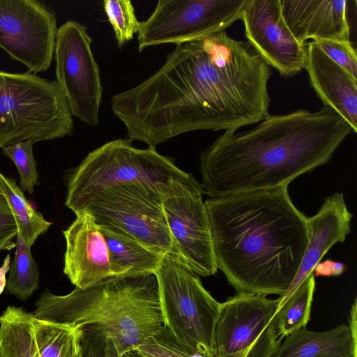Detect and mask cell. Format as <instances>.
<instances>
[{"instance_id": "obj_32", "label": "cell", "mask_w": 357, "mask_h": 357, "mask_svg": "<svg viewBox=\"0 0 357 357\" xmlns=\"http://www.w3.org/2000/svg\"><path fill=\"white\" fill-rule=\"evenodd\" d=\"M345 270V265L343 263L327 259L319 262L314 267L313 273L314 276H338Z\"/></svg>"}, {"instance_id": "obj_12", "label": "cell", "mask_w": 357, "mask_h": 357, "mask_svg": "<svg viewBox=\"0 0 357 357\" xmlns=\"http://www.w3.org/2000/svg\"><path fill=\"white\" fill-rule=\"evenodd\" d=\"M204 190L201 183L171 178L160 192L161 207L169 231L186 264L198 277L215 275Z\"/></svg>"}, {"instance_id": "obj_8", "label": "cell", "mask_w": 357, "mask_h": 357, "mask_svg": "<svg viewBox=\"0 0 357 357\" xmlns=\"http://www.w3.org/2000/svg\"><path fill=\"white\" fill-rule=\"evenodd\" d=\"M164 325L181 342L210 356L220 303L188 267L165 257L155 274Z\"/></svg>"}, {"instance_id": "obj_15", "label": "cell", "mask_w": 357, "mask_h": 357, "mask_svg": "<svg viewBox=\"0 0 357 357\" xmlns=\"http://www.w3.org/2000/svg\"><path fill=\"white\" fill-rule=\"evenodd\" d=\"M63 234L66 241L63 271L75 287L85 289L117 277L105 237L90 213L77 214Z\"/></svg>"}, {"instance_id": "obj_1", "label": "cell", "mask_w": 357, "mask_h": 357, "mask_svg": "<svg viewBox=\"0 0 357 357\" xmlns=\"http://www.w3.org/2000/svg\"><path fill=\"white\" fill-rule=\"evenodd\" d=\"M351 133L328 106L269 114L250 130L225 131L201 153V184L211 199L289 186L326 165Z\"/></svg>"}, {"instance_id": "obj_26", "label": "cell", "mask_w": 357, "mask_h": 357, "mask_svg": "<svg viewBox=\"0 0 357 357\" xmlns=\"http://www.w3.org/2000/svg\"><path fill=\"white\" fill-rule=\"evenodd\" d=\"M133 351L137 357H210L181 342L164 324Z\"/></svg>"}, {"instance_id": "obj_20", "label": "cell", "mask_w": 357, "mask_h": 357, "mask_svg": "<svg viewBox=\"0 0 357 357\" xmlns=\"http://www.w3.org/2000/svg\"><path fill=\"white\" fill-rule=\"evenodd\" d=\"M98 226L117 277L155 274L165 256L118 227Z\"/></svg>"}, {"instance_id": "obj_25", "label": "cell", "mask_w": 357, "mask_h": 357, "mask_svg": "<svg viewBox=\"0 0 357 357\" xmlns=\"http://www.w3.org/2000/svg\"><path fill=\"white\" fill-rule=\"evenodd\" d=\"M6 286V292L25 301L38 288L39 269L32 257L31 246L18 230Z\"/></svg>"}, {"instance_id": "obj_11", "label": "cell", "mask_w": 357, "mask_h": 357, "mask_svg": "<svg viewBox=\"0 0 357 357\" xmlns=\"http://www.w3.org/2000/svg\"><path fill=\"white\" fill-rule=\"evenodd\" d=\"M86 28L68 20L58 28L54 47L56 77L70 112L83 123H99L102 86Z\"/></svg>"}, {"instance_id": "obj_14", "label": "cell", "mask_w": 357, "mask_h": 357, "mask_svg": "<svg viewBox=\"0 0 357 357\" xmlns=\"http://www.w3.org/2000/svg\"><path fill=\"white\" fill-rule=\"evenodd\" d=\"M241 20L247 41L281 76L293 77L305 68V45L298 43L287 26L280 0H247Z\"/></svg>"}, {"instance_id": "obj_34", "label": "cell", "mask_w": 357, "mask_h": 357, "mask_svg": "<svg viewBox=\"0 0 357 357\" xmlns=\"http://www.w3.org/2000/svg\"><path fill=\"white\" fill-rule=\"evenodd\" d=\"M77 343H78V340H77ZM76 357H82V353L80 351V348L79 346V343H78V346H77V351Z\"/></svg>"}, {"instance_id": "obj_27", "label": "cell", "mask_w": 357, "mask_h": 357, "mask_svg": "<svg viewBox=\"0 0 357 357\" xmlns=\"http://www.w3.org/2000/svg\"><path fill=\"white\" fill-rule=\"evenodd\" d=\"M103 7L121 47L133 38L140 26L132 2L129 0H105Z\"/></svg>"}, {"instance_id": "obj_3", "label": "cell", "mask_w": 357, "mask_h": 357, "mask_svg": "<svg viewBox=\"0 0 357 357\" xmlns=\"http://www.w3.org/2000/svg\"><path fill=\"white\" fill-rule=\"evenodd\" d=\"M181 70L198 130L236 131L269 114L271 67L225 31L184 43Z\"/></svg>"}, {"instance_id": "obj_17", "label": "cell", "mask_w": 357, "mask_h": 357, "mask_svg": "<svg viewBox=\"0 0 357 357\" xmlns=\"http://www.w3.org/2000/svg\"><path fill=\"white\" fill-rule=\"evenodd\" d=\"M352 218L342 192L327 197L318 212L307 218V248L294 281L287 291L279 297L278 307L313 273L315 266L333 245L345 241L350 232Z\"/></svg>"}, {"instance_id": "obj_31", "label": "cell", "mask_w": 357, "mask_h": 357, "mask_svg": "<svg viewBox=\"0 0 357 357\" xmlns=\"http://www.w3.org/2000/svg\"><path fill=\"white\" fill-rule=\"evenodd\" d=\"M17 227L4 195L0 190V251L15 248L13 239L17 236Z\"/></svg>"}, {"instance_id": "obj_10", "label": "cell", "mask_w": 357, "mask_h": 357, "mask_svg": "<svg viewBox=\"0 0 357 357\" xmlns=\"http://www.w3.org/2000/svg\"><path fill=\"white\" fill-rule=\"evenodd\" d=\"M247 0H159L152 14L140 22L138 50L177 45L224 31L241 20Z\"/></svg>"}, {"instance_id": "obj_16", "label": "cell", "mask_w": 357, "mask_h": 357, "mask_svg": "<svg viewBox=\"0 0 357 357\" xmlns=\"http://www.w3.org/2000/svg\"><path fill=\"white\" fill-rule=\"evenodd\" d=\"M347 0H280L289 29L301 45L308 39L350 41Z\"/></svg>"}, {"instance_id": "obj_21", "label": "cell", "mask_w": 357, "mask_h": 357, "mask_svg": "<svg viewBox=\"0 0 357 357\" xmlns=\"http://www.w3.org/2000/svg\"><path fill=\"white\" fill-rule=\"evenodd\" d=\"M33 314L8 306L0 316V346L6 357H39L32 333Z\"/></svg>"}, {"instance_id": "obj_33", "label": "cell", "mask_w": 357, "mask_h": 357, "mask_svg": "<svg viewBox=\"0 0 357 357\" xmlns=\"http://www.w3.org/2000/svg\"><path fill=\"white\" fill-rule=\"evenodd\" d=\"M10 256L8 254L4 259L1 266H0V295L4 291L6 286V274L10 270Z\"/></svg>"}, {"instance_id": "obj_6", "label": "cell", "mask_w": 357, "mask_h": 357, "mask_svg": "<svg viewBox=\"0 0 357 357\" xmlns=\"http://www.w3.org/2000/svg\"><path fill=\"white\" fill-rule=\"evenodd\" d=\"M73 130L66 97L56 80L0 70V148L59 139Z\"/></svg>"}, {"instance_id": "obj_24", "label": "cell", "mask_w": 357, "mask_h": 357, "mask_svg": "<svg viewBox=\"0 0 357 357\" xmlns=\"http://www.w3.org/2000/svg\"><path fill=\"white\" fill-rule=\"evenodd\" d=\"M32 333L39 357H75L77 328L38 319L33 315Z\"/></svg>"}, {"instance_id": "obj_4", "label": "cell", "mask_w": 357, "mask_h": 357, "mask_svg": "<svg viewBox=\"0 0 357 357\" xmlns=\"http://www.w3.org/2000/svg\"><path fill=\"white\" fill-rule=\"evenodd\" d=\"M33 315L110 339L120 355L133 351L164 324L155 275L114 277L60 296L46 290Z\"/></svg>"}, {"instance_id": "obj_7", "label": "cell", "mask_w": 357, "mask_h": 357, "mask_svg": "<svg viewBox=\"0 0 357 357\" xmlns=\"http://www.w3.org/2000/svg\"><path fill=\"white\" fill-rule=\"evenodd\" d=\"M71 211L75 215L87 212L98 225L118 227L186 266L166 225L158 191L139 185L112 187L88 197Z\"/></svg>"}, {"instance_id": "obj_13", "label": "cell", "mask_w": 357, "mask_h": 357, "mask_svg": "<svg viewBox=\"0 0 357 357\" xmlns=\"http://www.w3.org/2000/svg\"><path fill=\"white\" fill-rule=\"evenodd\" d=\"M58 31L54 12L36 0H0V47L28 72L51 66Z\"/></svg>"}, {"instance_id": "obj_23", "label": "cell", "mask_w": 357, "mask_h": 357, "mask_svg": "<svg viewBox=\"0 0 357 357\" xmlns=\"http://www.w3.org/2000/svg\"><path fill=\"white\" fill-rule=\"evenodd\" d=\"M315 289L314 273L298 287L295 291L277 308L275 317L280 338L305 328L310 319Z\"/></svg>"}, {"instance_id": "obj_2", "label": "cell", "mask_w": 357, "mask_h": 357, "mask_svg": "<svg viewBox=\"0 0 357 357\" xmlns=\"http://www.w3.org/2000/svg\"><path fill=\"white\" fill-rule=\"evenodd\" d=\"M218 270L237 294L282 296L308 243L307 216L288 186L206 200Z\"/></svg>"}, {"instance_id": "obj_19", "label": "cell", "mask_w": 357, "mask_h": 357, "mask_svg": "<svg viewBox=\"0 0 357 357\" xmlns=\"http://www.w3.org/2000/svg\"><path fill=\"white\" fill-rule=\"evenodd\" d=\"M356 300L349 324L324 331L301 328L282 340L273 357H357Z\"/></svg>"}, {"instance_id": "obj_5", "label": "cell", "mask_w": 357, "mask_h": 357, "mask_svg": "<svg viewBox=\"0 0 357 357\" xmlns=\"http://www.w3.org/2000/svg\"><path fill=\"white\" fill-rule=\"evenodd\" d=\"M128 139H117L96 148L67 176L65 206L72 209L88 197L112 187L139 185L161 192L171 178L197 181L155 149H137Z\"/></svg>"}, {"instance_id": "obj_22", "label": "cell", "mask_w": 357, "mask_h": 357, "mask_svg": "<svg viewBox=\"0 0 357 357\" xmlns=\"http://www.w3.org/2000/svg\"><path fill=\"white\" fill-rule=\"evenodd\" d=\"M0 190L7 200L17 230L31 247L45 233L52 222L46 220L26 199L23 191L13 178L0 172Z\"/></svg>"}, {"instance_id": "obj_29", "label": "cell", "mask_w": 357, "mask_h": 357, "mask_svg": "<svg viewBox=\"0 0 357 357\" xmlns=\"http://www.w3.org/2000/svg\"><path fill=\"white\" fill-rule=\"evenodd\" d=\"M77 329L82 357H137L133 351L120 355L114 343L98 332L84 327Z\"/></svg>"}, {"instance_id": "obj_28", "label": "cell", "mask_w": 357, "mask_h": 357, "mask_svg": "<svg viewBox=\"0 0 357 357\" xmlns=\"http://www.w3.org/2000/svg\"><path fill=\"white\" fill-rule=\"evenodd\" d=\"M33 144L31 141H22L1 148L3 153L14 162L17 169L20 188L29 194H33L35 186L40 183L33 153Z\"/></svg>"}, {"instance_id": "obj_36", "label": "cell", "mask_w": 357, "mask_h": 357, "mask_svg": "<svg viewBox=\"0 0 357 357\" xmlns=\"http://www.w3.org/2000/svg\"><path fill=\"white\" fill-rule=\"evenodd\" d=\"M78 345V344H77ZM77 351H76V354H77ZM76 354H75V357H76Z\"/></svg>"}, {"instance_id": "obj_18", "label": "cell", "mask_w": 357, "mask_h": 357, "mask_svg": "<svg viewBox=\"0 0 357 357\" xmlns=\"http://www.w3.org/2000/svg\"><path fill=\"white\" fill-rule=\"evenodd\" d=\"M310 85L325 106L337 112L357 132V79L331 60L314 42L305 44Z\"/></svg>"}, {"instance_id": "obj_35", "label": "cell", "mask_w": 357, "mask_h": 357, "mask_svg": "<svg viewBox=\"0 0 357 357\" xmlns=\"http://www.w3.org/2000/svg\"><path fill=\"white\" fill-rule=\"evenodd\" d=\"M0 357H6L4 353H3V351L1 348V347L0 346Z\"/></svg>"}, {"instance_id": "obj_30", "label": "cell", "mask_w": 357, "mask_h": 357, "mask_svg": "<svg viewBox=\"0 0 357 357\" xmlns=\"http://www.w3.org/2000/svg\"><path fill=\"white\" fill-rule=\"evenodd\" d=\"M313 41L331 60L357 79V54L351 41L339 42L328 40Z\"/></svg>"}, {"instance_id": "obj_9", "label": "cell", "mask_w": 357, "mask_h": 357, "mask_svg": "<svg viewBox=\"0 0 357 357\" xmlns=\"http://www.w3.org/2000/svg\"><path fill=\"white\" fill-rule=\"evenodd\" d=\"M279 298L239 293L220 303L210 357H273Z\"/></svg>"}]
</instances>
